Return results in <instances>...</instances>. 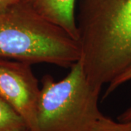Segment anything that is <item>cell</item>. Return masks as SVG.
Masks as SVG:
<instances>
[{"label": "cell", "mask_w": 131, "mask_h": 131, "mask_svg": "<svg viewBox=\"0 0 131 131\" xmlns=\"http://www.w3.org/2000/svg\"><path fill=\"white\" fill-rule=\"evenodd\" d=\"M131 80V66L127 69L125 71H123L121 74H119L117 77H116L114 80H112L108 85L107 89L104 95V97L103 98H106L107 97L108 95H109L110 94L113 93L114 90L120 87L121 85L123 84H125L127 82H129Z\"/></svg>", "instance_id": "8"}, {"label": "cell", "mask_w": 131, "mask_h": 131, "mask_svg": "<svg viewBox=\"0 0 131 131\" xmlns=\"http://www.w3.org/2000/svg\"><path fill=\"white\" fill-rule=\"evenodd\" d=\"M63 80H42L37 131H98L106 116L98 107L101 88L90 82L80 59Z\"/></svg>", "instance_id": "3"}, {"label": "cell", "mask_w": 131, "mask_h": 131, "mask_svg": "<svg viewBox=\"0 0 131 131\" xmlns=\"http://www.w3.org/2000/svg\"><path fill=\"white\" fill-rule=\"evenodd\" d=\"M0 58L71 68L81 50L63 28L19 0L0 9Z\"/></svg>", "instance_id": "2"}, {"label": "cell", "mask_w": 131, "mask_h": 131, "mask_svg": "<svg viewBox=\"0 0 131 131\" xmlns=\"http://www.w3.org/2000/svg\"><path fill=\"white\" fill-rule=\"evenodd\" d=\"M18 1L19 0H0V9L5 7L9 5H12Z\"/></svg>", "instance_id": "10"}, {"label": "cell", "mask_w": 131, "mask_h": 131, "mask_svg": "<svg viewBox=\"0 0 131 131\" xmlns=\"http://www.w3.org/2000/svg\"><path fill=\"white\" fill-rule=\"evenodd\" d=\"M50 22L63 28L78 42L75 15L77 0H21Z\"/></svg>", "instance_id": "5"}, {"label": "cell", "mask_w": 131, "mask_h": 131, "mask_svg": "<svg viewBox=\"0 0 131 131\" xmlns=\"http://www.w3.org/2000/svg\"><path fill=\"white\" fill-rule=\"evenodd\" d=\"M76 18L84 71L102 88L131 66V0H79Z\"/></svg>", "instance_id": "1"}, {"label": "cell", "mask_w": 131, "mask_h": 131, "mask_svg": "<svg viewBox=\"0 0 131 131\" xmlns=\"http://www.w3.org/2000/svg\"><path fill=\"white\" fill-rule=\"evenodd\" d=\"M98 131H131V121H115L106 117Z\"/></svg>", "instance_id": "7"}, {"label": "cell", "mask_w": 131, "mask_h": 131, "mask_svg": "<svg viewBox=\"0 0 131 131\" xmlns=\"http://www.w3.org/2000/svg\"><path fill=\"white\" fill-rule=\"evenodd\" d=\"M30 63L0 58V97L26 122L29 131H37L41 88Z\"/></svg>", "instance_id": "4"}, {"label": "cell", "mask_w": 131, "mask_h": 131, "mask_svg": "<svg viewBox=\"0 0 131 131\" xmlns=\"http://www.w3.org/2000/svg\"><path fill=\"white\" fill-rule=\"evenodd\" d=\"M118 120L122 122H128L131 121V106L128 107L125 111L118 117Z\"/></svg>", "instance_id": "9"}, {"label": "cell", "mask_w": 131, "mask_h": 131, "mask_svg": "<svg viewBox=\"0 0 131 131\" xmlns=\"http://www.w3.org/2000/svg\"><path fill=\"white\" fill-rule=\"evenodd\" d=\"M0 131H29L22 117L1 97Z\"/></svg>", "instance_id": "6"}]
</instances>
